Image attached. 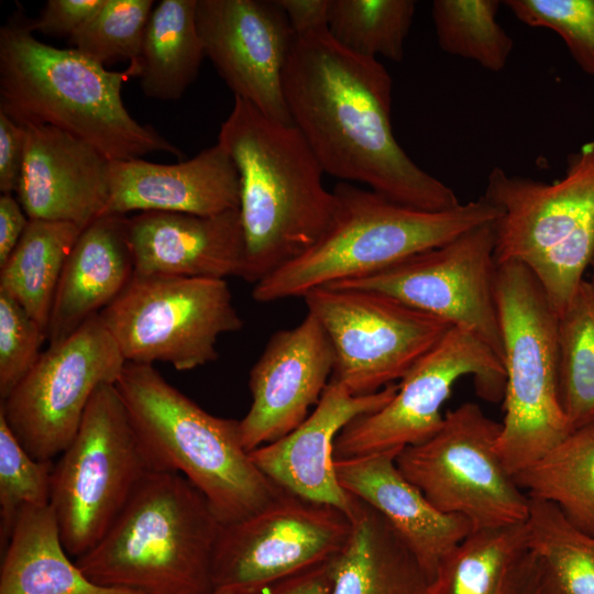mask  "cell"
I'll list each match as a JSON object with an SVG mask.
<instances>
[{"mask_svg": "<svg viewBox=\"0 0 594 594\" xmlns=\"http://www.w3.org/2000/svg\"><path fill=\"white\" fill-rule=\"evenodd\" d=\"M114 385L151 470L185 476L222 525L253 515L283 491L244 449L240 420L207 413L153 365L127 362Z\"/></svg>", "mask_w": 594, "mask_h": 594, "instance_id": "5", "label": "cell"}, {"mask_svg": "<svg viewBox=\"0 0 594 594\" xmlns=\"http://www.w3.org/2000/svg\"><path fill=\"white\" fill-rule=\"evenodd\" d=\"M134 275L241 276L245 243L240 211L213 216L145 211L129 217Z\"/></svg>", "mask_w": 594, "mask_h": 594, "instance_id": "22", "label": "cell"}, {"mask_svg": "<svg viewBox=\"0 0 594 594\" xmlns=\"http://www.w3.org/2000/svg\"><path fill=\"white\" fill-rule=\"evenodd\" d=\"M498 0H435L431 15L440 48L490 72L505 68L514 42L497 21Z\"/></svg>", "mask_w": 594, "mask_h": 594, "instance_id": "34", "label": "cell"}, {"mask_svg": "<svg viewBox=\"0 0 594 594\" xmlns=\"http://www.w3.org/2000/svg\"><path fill=\"white\" fill-rule=\"evenodd\" d=\"M218 142L240 178L245 252L241 278L254 285L308 251L326 232L336 197L324 170L294 124L234 98Z\"/></svg>", "mask_w": 594, "mask_h": 594, "instance_id": "2", "label": "cell"}, {"mask_svg": "<svg viewBox=\"0 0 594 594\" xmlns=\"http://www.w3.org/2000/svg\"><path fill=\"white\" fill-rule=\"evenodd\" d=\"M151 471L116 385H101L52 473L50 506L69 556L103 538Z\"/></svg>", "mask_w": 594, "mask_h": 594, "instance_id": "9", "label": "cell"}, {"mask_svg": "<svg viewBox=\"0 0 594 594\" xmlns=\"http://www.w3.org/2000/svg\"><path fill=\"white\" fill-rule=\"evenodd\" d=\"M496 304L506 377L497 450L514 476L571 428L559 394L558 315L525 265L497 264Z\"/></svg>", "mask_w": 594, "mask_h": 594, "instance_id": "8", "label": "cell"}, {"mask_svg": "<svg viewBox=\"0 0 594 594\" xmlns=\"http://www.w3.org/2000/svg\"><path fill=\"white\" fill-rule=\"evenodd\" d=\"M99 317L124 360L189 371L218 359V339L244 322L221 278L138 276Z\"/></svg>", "mask_w": 594, "mask_h": 594, "instance_id": "10", "label": "cell"}, {"mask_svg": "<svg viewBox=\"0 0 594 594\" xmlns=\"http://www.w3.org/2000/svg\"><path fill=\"white\" fill-rule=\"evenodd\" d=\"M330 0H277L296 35L327 29Z\"/></svg>", "mask_w": 594, "mask_h": 594, "instance_id": "43", "label": "cell"}, {"mask_svg": "<svg viewBox=\"0 0 594 594\" xmlns=\"http://www.w3.org/2000/svg\"><path fill=\"white\" fill-rule=\"evenodd\" d=\"M54 465L22 447L0 415V543L6 548L16 518L25 506L50 504Z\"/></svg>", "mask_w": 594, "mask_h": 594, "instance_id": "36", "label": "cell"}, {"mask_svg": "<svg viewBox=\"0 0 594 594\" xmlns=\"http://www.w3.org/2000/svg\"><path fill=\"white\" fill-rule=\"evenodd\" d=\"M103 215L132 211L213 216L240 207L238 169L221 143L187 161L158 164L142 158L110 161Z\"/></svg>", "mask_w": 594, "mask_h": 594, "instance_id": "21", "label": "cell"}, {"mask_svg": "<svg viewBox=\"0 0 594 594\" xmlns=\"http://www.w3.org/2000/svg\"><path fill=\"white\" fill-rule=\"evenodd\" d=\"M196 21L205 55L234 98L293 124L283 81L296 34L277 0H197Z\"/></svg>", "mask_w": 594, "mask_h": 594, "instance_id": "17", "label": "cell"}, {"mask_svg": "<svg viewBox=\"0 0 594 594\" xmlns=\"http://www.w3.org/2000/svg\"><path fill=\"white\" fill-rule=\"evenodd\" d=\"M25 151V128L0 111V191H18Z\"/></svg>", "mask_w": 594, "mask_h": 594, "instance_id": "40", "label": "cell"}, {"mask_svg": "<svg viewBox=\"0 0 594 594\" xmlns=\"http://www.w3.org/2000/svg\"><path fill=\"white\" fill-rule=\"evenodd\" d=\"M46 330L14 299L0 293V398L6 399L33 369Z\"/></svg>", "mask_w": 594, "mask_h": 594, "instance_id": "38", "label": "cell"}, {"mask_svg": "<svg viewBox=\"0 0 594 594\" xmlns=\"http://www.w3.org/2000/svg\"><path fill=\"white\" fill-rule=\"evenodd\" d=\"M517 20L557 33L576 65L594 77V0H506Z\"/></svg>", "mask_w": 594, "mask_h": 594, "instance_id": "37", "label": "cell"}, {"mask_svg": "<svg viewBox=\"0 0 594 594\" xmlns=\"http://www.w3.org/2000/svg\"><path fill=\"white\" fill-rule=\"evenodd\" d=\"M333 218L304 254L254 285L252 297L271 302L384 271L413 255L438 248L481 224L499 210L483 196L446 211H422L339 182Z\"/></svg>", "mask_w": 594, "mask_h": 594, "instance_id": "6", "label": "cell"}, {"mask_svg": "<svg viewBox=\"0 0 594 594\" xmlns=\"http://www.w3.org/2000/svg\"><path fill=\"white\" fill-rule=\"evenodd\" d=\"M350 531L342 510L283 490L253 515L222 525L212 561L213 588L249 593L327 562Z\"/></svg>", "mask_w": 594, "mask_h": 594, "instance_id": "16", "label": "cell"}, {"mask_svg": "<svg viewBox=\"0 0 594 594\" xmlns=\"http://www.w3.org/2000/svg\"><path fill=\"white\" fill-rule=\"evenodd\" d=\"M134 275L129 217L105 215L79 234L63 267L46 336L55 344L99 315Z\"/></svg>", "mask_w": 594, "mask_h": 594, "instance_id": "24", "label": "cell"}, {"mask_svg": "<svg viewBox=\"0 0 594 594\" xmlns=\"http://www.w3.org/2000/svg\"><path fill=\"white\" fill-rule=\"evenodd\" d=\"M68 556L50 504L23 507L4 548L0 594H141L91 582Z\"/></svg>", "mask_w": 594, "mask_h": 594, "instance_id": "26", "label": "cell"}, {"mask_svg": "<svg viewBox=\"0 0 594 594\" xmlns=\"http://www.w3.org/2000/svg\"><path fill=\"white\" fill-rule=\"evenodd\" d=\"M138 72H112L75 48L37 40L29 19L14 12L0 30V111L16 123L44 124L87 142L109 161L182 151L152 125L138 122L122 87Z\"/></svg>", "mask_w": 594, "mask_h": 594, "instance_id": "3", "label": "cell"}, {"mask_svg": "<svg viewBox=\"0 0 594 594\" xmlns=\"http://www.w3.org/2000/svg\"><path fill=\"white\" fill-rule=\"evenodd\" d=\"M483 197L499 210L496 263L525 265L559 316L594 256V140L568 156L553 183L494 167Z\"/></svg>", "mask_w": 594, "mask_h": 594, "instance_id": "7", "label": "cell"}, {"mask_svg": "<svg viewBox=\"0 0 594 594\" xmlns=\"http://www.w3.org/2000/svg\"><path fill=\"white\" fill-rule=\"evenodd\" d=\"M402 449L334 460L340 485L376 509L404 539L429 584L442 560L472 530L459 515L438 510L398 469Z\"/></svg>", "mask_w": 594, "mask_h": 594, "instance_id": "23", "label": "cell"}, {"mask_svg": "<svg viewBox=\"0 0 594 594\" xmlns=\"http://www.w3.org/2000/svg\"><path fill=\"white\" fill-rule=\"evenodd\" d=\"M591 270V278L588 279V282L592 284V286L594 287V256L592 258V262L590 264V267Z\"/></svg>", "mask_w": 594, "mask_h": 594, "instance_id": "45", "label": "cell"}, {"mask_svg": "<svg viewBox=\"0 0 594 594\" xmlns=\"http://www.w3.org/2000/svg\"><path fill=\"white\" fill-rule=\"evenodd\" d=\"M208 594H246L240 590H237V588H230V587H218V588H213L210 593Z\"/></svg>", "mask_w": 594, "mask_h": 594, "instance_id": "44", "label": "cell"}, {"mask_svg": "<svg viewBox=\"0 0 594 594\" xmlns=\"http://www.w3.org/2000/svg\"><path fill=\"white\" fill-rule=\"evenodd\" d=\"M82 230L70 222L30 219L0 266V293L14 299L45 330L63 267Z\"/></svg>", "mask_w": 594, "mask_h": 594, "instance_id": "28", "label": "cell"}, {"mask_svg": "<svg viewBox=\"0 0 594 594\" xmlns=\"http://www.w3.org/2000/svg\"><path fill=\"white\" fill-rule=\"evenodd\" d=\"M330 591L327 561L246 594H330Z\"/></svg>", "mask_w": 594, "mask_h": 594, "instance_id": "41", "label": "cell"}, {"mask_svg": "<svg viewBox=\"0 0 594 594\" xmlns=\"http://www.w3.org/2000/svg\"><path fill=\"white\" fill-rule=\"evenodd\" d=\"M397 389L398 384H391L374 394L356 396L330 380L315 409L298 427L250 451V457L282 490L333 506L349 516L353 495L337 479L334 440L354 418L384 407Z\"/></svg>", "mask_w": 594, "mask_h": 594, "instance_id": "19", "label": "cell"}, {"mask_svg": "<svg viewBox=\"0 0 594 594\" xmlns=\"http://www.w3.org/2000/svg\"><path fill=\"white\" fill-rule=\"evenodd\" d=\"M351 531L328 561L330 594H428L414 552L376 509L353 495Z\"/></svg>", "mask_w": 594, "mask_h": 594, "instance_id": "25", "label": "cell"}, {"mask_svg": "<svg viewBox=\"0 0 594 594\" xmlns=\"http://www.w3.org/2000/svg\"><path fill=\"white\" fill-rule=\"evenodd\" d=\"M125 363L97 315L42 352L0 415L32 458L52 461L73 441L96 391L116 384Z\"/></svg>", "mask_w": 594, "mask_h": 594, "instance_id": "14", "label": "cell"}, {"mask_svg": "<svg viewBox=\"0 0 594 594\" xmlns=\"http://www.w3.org/2000/svg\"><path fill=\"white\" fill-rule=\"evenodd\" d=\"M106 0H48L29 28L44 35L68 37L94 16Z\"/></svg>", "mask_w": 594, "mask_h": 594, "instance_id": "39", "label": "cell"}, {"mask_svg": "<svg viewBox=\"0 0 594 594\" xmlns=\"http://www.w3.org/2000/svg\"><path fill=\"white\" fill-rule=\"evenodd\" d=\"M197 0H162L148 19L139 59L145 96L179 99L198 76L205 51L196 21Z\"/></svg>", "mask_w": 594, "mask_h": 594, "instance_id": "27", "label": "cell"}, {"mask_svg": "<svg viewBox=\"0 0 594 594\" xmlns=\"http://www.w3.org/2000/svg\"><path fill=\"white\" fill-rule=\"evenodd\" d=\"M336 353L331 380L352 395L374 394L402 380L451 328L388 295L321 287L304 296Z\"/></svg>", "mask_w": 594, "mask_h": 594, "instance_id": "12", "label": "cell"}, {"mask_svg": "<svg viewBox=\"0 0 594 594\" xmlns=\"http://www.w3.org/2000/svg\"><path fill=\"white\" fill-rule=\"evenodd\" d=\"M501 430L466 402L444 414L430 439L403 448L396 464L438 510L466 518L472 529L524 522L529 497L498 453Z\"/></svg>", "mask_w": 594, "mask_h": 594, "instance_id": "11", "label": "cell"}, {"mask_svg": "<svg viewBox=\"0 0 594 594\" xmlns=\"http://www.w3.org/2000/svg\"><path fill=\"white\" fill-rule=\"evenodd\" d=\"M527 538L526 521L472 529L442 560L428 594H502Z\"/></svg>", "mask_w": 594, "mask_h": 594, "instance_id": "31", "label": "cell"}, {"mask_svg": "<svg viewBox=\"0 0 594 594\" xmlns=\"http://www.w3.org/2000/svg\"><path fill=\"white\" fill-rule=\"evenodd\" d=\"M152 0H106L69 38L72 48L101 64L128 62L138 72Z\"/></svg>", "mask_w": 594, "mask_h": 594, "instance_id": "35", "label": "cell"}, {"mask_svg": "<svg viewBox=\"0 0 594 594\" xmlns=\"http://www.w3.org/2000/svg\"><path fill=\"white\" fill-rule=\"evenodd\" d=\"M526 526L542 594H594V537L572 525L554 504L534 497Z\"/></svg>", "mask_w": 594, "mask_h": 594, "instance_id": "30", "label": "cell"}, {"mask_svg": "<svg viewBox=\"0 0 594 594\" xmlns=\"http://www.w3.org/2000/svg\"><path fill=\"white\" fill-rule=\"evenodd\" d=\"M284 96L324 174L360 183L422 211L461 205L452 188L419 167L392 127L393 81L375 58L336 42L327 29L295 36L284 72Z\"/></svg>", "mask_w": 594, "mask_h": 594, "instance_id": "1", "label": "cell"}, {"mask_svg": "<svg viewBox=\"0 0 594 594\" xmlns=\"http://www.w3.org/2000/svg\"><path fill=\"white\" fill-rule=\"evenodd\" d=\"M514 480L529 497L554 504L594 537V421L571 431Z\"/></svg>", "mask_w": 594, "mask_h": 594, "instance_id": "29", "label": "cell"}, {"mask_svg": "<svg viewBox=\"0 0 594 594\" xmlns=\"http://www.w3.org/2000/svg\"><path fill=\"white\" fill-rule=\"evenodd\" d=\"M495 222L413 255L374 275L327 287L372 290L470 331L503 361L496 304Z\"/></svg>", "mask_w": 594, "mask_h": 594, "instance_id": "15", "label": "cell"}, {"mask_svg": "<svg viewBox=\"0 0 594 594\" xmlns=\"http://www.w3.org/2000/svg\"><path fill=\"white\" fill-rule=\"evenodd\" d=\"M472 376L476 394L491 403L504 397L502 359L475 334L451 327L406 373L381 409L359 416L337 436L334 460L419 444L441 428L442 406L453 385Z\"/></svg>", "mask_w": 594, "mask_h": 594, "instance_id": "13", "label": "cell"}, {"mask_svg": "<svg viewBox=\"0 0 594 594\" xmlns=\"http://www.w3.org/2000/svg\"><path fill=\"white\" fill-rule=\"evenodd\" d=\"M222 524L185 476L151 471L76 564L94 583L141 594H208Z\"/></svg>", "mask_w": 594, "mask_h": 594, "instance_id": "4", "label": "cell"}, {"mask_svg": "<svg viewBox=\"0 0 594 594\" xmlns=\"http://www.w3.org/2000/svg\"><path fill=\"white\" fill-rule=\"evenodd\" d=\"M559 394L571 431L594 421V287L584 279L558 316Z\"/></svg>", "mask_w": 594, "mask_h": 594, "instance_id": "32", "label": "cell"}, {"mask_svg": "<svg viewBox=\"0 0 594 594\" xmlns=\"http://www.w3.org/2000/svg\"><path fill=\"white\" fill-rule=\"evenodd\" d=\"M415 10L413 0H330L327 30L355 54L400 62Z\"/></svg>", "mask_w": 594, "mask_h": 594, "instance_id": "33", "label": "cell"}, {"mask_svg": "<svg viewBox=\"0 0 594 594\" xmlns=\"http://www.w3.org/2000/svg\"><path fill=\"white\" fill-rule=\"evenodd\" d=\"M18 200L29 219L65 221L85 229L103 215L110 161L61 129L25 125Z\"/></svg>", "mask_w": 594, "mask_h": 594, "instance_id": "20", "label": "cell"}, {"mask_svg": "<svg viewBox=\"0 0 594 594\" xmlns=\"http://www.w3.org/2000/svg\"><path fill=\"white\" fill-rule=\"evenodd\" d=\"M30 219L11 194L0 197V266L18 245Z\"/></svg>", "mask_w": 594, "mask_h": 594, "instance_id": "42", "label": "cell"}, {"mask_svg": "<svg viewBox=\"0 0 594 594\" xmlns=\"http://www.w3.org/2000/svg\"><path fill=\"white\" fill-rule=\"evenodd\" d=\"M334 364L333 345L310 312L296 327L274 332L250 371L251 406L240 420L244 449L250 452L298 427L321 398Z\"/></svg>", "mask_w": 594, "mask_h": 594, "instance_id": "18", "label": "cell"}]
</instances>
